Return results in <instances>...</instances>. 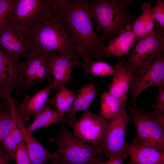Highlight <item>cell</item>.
Segmentation results:
<instances>
[{
	"mask_svg": "<svg viewBox=\"0 0 164 164\" xmlns=\"http://www.w3.org/2000/svg\"><path fill=\"white\" fill-rule=\"evenodd\" d=\"M0 47L12 56L25 58L27 54L26 29L9 23L0 27Z\"/></svg>",
	"mask_w": 164,
	"mask_h": 164,
	"instance_id": "12",
	"label": "cell"
},
{
	"mask_svg": "<svg viewBox=\"0 0 164 164\" xmlns=\"http://www.w3.org/2000/svg\"><path fill=\"white\" fill-rule=\"evenodd\" d=\"M54 8L53 0H16L7 23L26 29L47 17Z\"/></svg>",
	"mask_w": 164,
	"mask_h": 164,
	"instance_id": "9",
	"label": "cell"
},
{
	"mask_svg": "<svg viewBox=\"0 0 164 164\" xmlns=\"http://www.w3.org/2000/svg\"><path fill=\"white\" fill-rule=\"evenodd\" d=\"M118 35L109 41L105 53L107 57H120L127 54L134 46L136 40L131 25H127Z\"/></svg>",
	"mask_w": 164,
	"mask_h": 164,
	"instance_id": "20",
	"label": "cell"
},
{
	"mask_svg": "<svg viewBox=\"0 0 164 164\" xmlns=\"http://www.w3.org/2000/svg\"><path fill=\"white\" fill-rule=\"evenodd\" d=\"M129 109L136 134L132 141L136 142L164 151V112L145 111L132 105Z\"/></svg>",
	"mask_w": 164,
	"mask_h": 164,
	"instance_id": "4",
	"label": "cell"
},
{
	"mask_svg": "<svg viewBox=\"0 0 164 164\" xmlns=\"http://www.w3.org/2000/svg\"><path fill=\"white\" fill-rule=\"evenodd\" d=\"M126 106L123 107L116 117L109 121L103 140L99 148L96 150L98 156L105 154L107 159L118 156L126 157V127L131 120L130 114L126 111Z\"/></svg>",
	"mask_w": 164,
	"mask_h": 164,
	"instance_id": "8",
	"label": "cell"
},
{
	"mask_svg": "<svg viewBox=\"0 0 164 164\" xmlns=\"http://www.w3.org/2000/svg\"><path fill=\"white\" fill-rule=\"evenodd\" d=\"M115 66L116 71L108 85V91L119 100L123 104L126 105L127 94L133 78L134 73L125 59L117 61Z\"/></svg>",
	"mask_w": 164,
	"mask_h": 164,
	"instance_id": "14",
	"label": "cell"
},
{
	"mask_svg": "<svg viewBox=\"0 0 164 164\" xmlns=\"http://www.w3.org/2000/svg\"><path fill=\"white\" fill-rule=\"evenodd\" d=\"M17 122L23 137L26 148L31 164H44L50 160H57L55 152L51 153L47 151L26 129L18 110L16 113Z\"/></svg>",
	"mask_w": 164,
	"mask_h": 164,
	"instance_id": "13",
	"label": "cell"
},
{
	"mask_svg": "<svg viewBox=\"0 0 164 164\" xmlns=\"http://www.w3.org/2000/svg\"><path fill=\"white\" fill-rule=\"evenodd\" d=\"M164 86V55L155 59L143 73L134 75L128 92L132 105L140 94L148 88Z\"/></svg>",
	"mask_w": 164,
	"mask_h": 164,
	"instance_id": "11",
	"label": "cell"
},
{
	"mask_svg": "<svg viewBox=\"0 0 164 164\" xmlns=\"http://www.w3.org/2000/svg\"><path fill=\"white\" fill-rule=\"evenodd\" d=\"M84 69L87 76L94 75L100 76H111L115 73V66H111L103 61H95L91 60L83 63Z\"/></svg>",
	"mask_w": 164,
	"mask_h": 164,
	"instance_id": "24",
	"label": "cell"
},
{
	"mask_svg": "<svg viewBox=\"0 0 164 164\" xmlns=\"http://www.w3.org/2000/svg\"><path fill=\"white\" fill-rule=\"evenodd\" d=\"M44 164H63L61 162L57 160H53V161L50 163H48L46 162Z\"/></svg>",
	"mask_w": 164,
	"mask_h": 164,
	"instance_id": "34",
	"label": "cell"
},
{
	"mask_svg": "<svg viewBox=\"0 0 164 164\" xmlns=\"http://www.w3.org/2000/svg\"><path fill=\"white\" fill-rule=\"evenodd\" d=\"M125 150L130 158V164L164 163V151L139 142L127 143Z\"/></svg>",
	"mask_w": 164,
	"mask_h": 164,
	"instance_id": "15",
	"label": "cell"
},
{
	"mask_svg": "<svg viewBox=\"0 0 164 164\" xmlns=\"http://www.w3.org/2000/svg\"><path fill=\"white\" fill-rule=\"evenodd\" d=\"M34 119L32 123L28 127H26L27 131L31 133L37 129L46 128L60 122H64V118L59 114L57 111L53 110L47 103Z\"/></svg>",
	"mask_w": 164,
	"mask_h": 164,
	"instance_id": "21",
	"label": "cell"
},
{
	"mask_svg": "<svg viewBox=\"0 0 164 164\" xmlns=\"http://www.w3.org/2000/svg\"><path fill=\"white\" fill-rule=\"evenodd\" d=\"M158 88L156 102L151 106V110L164 112V86Z\"/></svg>",
	"mask_w": 164,
	"mask_h": 164,
	"instance_id": "31",
	"label": "cell"
},
{
	"mask_svg": "<svg viewBox=\"0 0 164 164\" xmlns=\"http://www.w3.org/2000/svg\"><path fill=\"white\" fill-rule=\"evenodd\" d=\"M16 2V0H0V27L8 23Z\"/></svg>",
	"mask_w": 164,
	"mask_h": 164,
	"instance_id": "28",
	"label": "cell"
},
{
	"mask_svg": "<svg viewBox=\"0 0 164 164\" xmlns=\"http://www.w3.org/2000/svg\"><path fill=\"white\" fill-rule=\"evenodd\" d=\"M2 144L9 161L15 158L19 146L17 144L13 135L11 131L2 142Z\"/></svg>",
	"mask_w": 164,
	"mask_h": 164,
	"instance_id": "29",
	"label": "cell"
},
{
	"mask_svg": "<svg viewBox=\"0 0 164 164\" xmlns=\"http://www.w3.org/2000/svg\"><path fill=\"white\" fill-rule=\"evenodd\" d=\"M74 66H76V64L70 58L53 52L51 66L53 79L51 89L58 91L65 87L71 79Z\"/></svg>",
	"mask_w": 164,
	"mask_h": 164,
	"instance_id": "16",
	"label": "cell"
},
{
	"mask_svg": "<svg viewBox=\"0 0 164 164\" xmlns=\"http://www.w3.org/2000/svg\"><path fill=\"white\" fill-rule=\"evenodd\" d=\"M15 158L16 164H31L24 142L19 145Z\"/></svg>",
	"mask_w": 164,
	"mask_h": 164,
	"instance_id": "30",
	"label": "cell"
},
{
	"mask_svg": "<svg viewBox=\"0 0 164 164\" xmlns=\"http://www.w3.org/2000/svg\"><path fill=\"white\" fill-rule=\"evenodd\" d=\"M63 122L55 137L49 141L57 147V160L63 164H91L98 156L96 148L69 131Z\"/></svg>",
	"mask_w": 164,
	"mask_h": 164,
	"instance_id": "6",
	"label": "cell"
},
{
	"mask_svg": "<svg viewBox=\"0 0 164 164\" xmlns=\"http://www.w3.org/2000/svg\"><path fill=\"white\" fill-rule=\"evenodd\" d=\"M75 95V92L65 87L57 91L51 103L54 104L58 113L64 118L71 109Z\"/></svg>",
	"mask_w": 164,
	"mask_h": 164,
	"instance_id": "23",
	"label": "cell"
},
{
	"mask_svg": "<svg viewBox=\"0 0 164 164\" xmlns=\"http://www.w3.org/2000/svg\"><path fill=\"white\" fill-rule=\"evenodd\" d=\"M54 1L83 63L92 58L104 61L107 57L104 44L105 38L95 32L86 0Z\"/></svg>",
	"mask_w": 164,
	"mask_h": 164,
	"instance_id": "1",
	"label": "cell"
},
{
	"mask_svg": "<svg viewBox=\"0 0 164 164\" xmlns=\"http://www.w3.org/2000/svg\"><path fill=\"white\" fill-rule=\"evenodd\" d=\"M9 161L2 143L0 145V164H9Z\"/></svg>",
	"mask_w": 164,
	"mask_h": 164,
	"instance_id": "33",
	"label": "cell"
},
{
	"mask_svg": "<svg viewBox=\"0 0 164 164\" xmlns=\"http://www.w3.org/2000/svg\"><path fill=\"white\" fill-rule=\"evenodd\" d=\"M109 123L108 120L88 110L84 111L74 125L73 134L97 149L104 137Z\"/></svg>",
	"mask_w": 164,
	"mask_h": 164,
	"instance_id": "10",
	"label": "cell"
},
{
	"mask_svg": "<svg viewBox=\"0 0 164 164\" xmlns=\"http://www.w3.org/2000/svg\"><path fill=\"white\" fill-rule=\"evenodd\" d=\"M13 121L11 111L8 107H4L0 111V145L9 133Z\"/></svg>",
	"mask_w": 164,
	"mask_h": 164,
	"instance_id": "25",
	"label": "cell"
},
{
	"mask_svg": "<svg viewBox=\"0 0 164 164\" xmlns=\"http://www.w3.org/2000/svg\"><path fill=\"white\" fill-rule=\"evenodd\" d=\"M152 6L151 3L148 2L144 3L141 5L146 36L151 33L154 29L155 20L152 14Z\"/></svg>",
	"mask_w": 164,
	"mask_h": 164,
	"instance_id": "27",
	"label": "cell"
},
{
	"mask_svg": "<svg viewBox=\"0 0 164 164\" xmlns=\"http://www.w3.org/2000/svg\"><path fill=\"white\" fill-rule=\"evenodd\" d=\"M97 88L93 83L87 84L82 87L76 93L72 107L64 117V122L74 128L77 119L76 115L81 111L88 110L89 106L96 95Z\"/></svg>",
	"mask_w": 164,
	"mask_h": 164,
	"instance_id": "17",
	"label": "cell"
},
{
	"mask_svg": "<svg viewBox=\"0 0 164 164\" xmlns=\"http://www.w3.org/2000/svg\"><path fill=\"white\" fill-rule=\"evenodd\" d=\"M26 29L27 53L58 52L83 70L77 48L55 5L49 15Z\"/></svg>",
	"mask_w": 164,
	"mask_h": 164,
	"instance_id": "2",
	"label": "cell"
},
{
	"mask_svg": "<svg viewBox=\"0 0 164 164\" xmlns=\"http://www.w3.org/2000/svg\"><path fill=\"white\" fill-rule=\"evenodd\" d=\"M6 105V104L3 100L2 102L0 101V111Z\"/></svg>",
	"mask_w": 164,
	"mask_h": 164,
	"instance_id": "35",
	"label": "cell"
},
{
	"mask_svg": "<svg viewBox=\"0 0 164 164\" xmlns=\"http://www.w3.org/2000/svg\"><path fill=\"white\" fill-rule=\"evenodd\" d=\"M152 14L157 24L155 26L159 32L164 36V1L157 0L155 5L152 7Z\"/></svg>",
	"mask_w": 164,
	"mask_h": 164,
	"instance_id": "26",
	"label": "cell"
},
{
	"mask_svg": "<svg viewBox=\"0 0 164 164\" xmlns=\"http://www.w3.org/2000/svg\"><path fill=\"white\" fill-rule=\"evenodd\" d=\"M100 110L99 115L110 121L118 114L126 105L112 95L109 91H104L100 99Z\"/></svg>",
	"mask_w": 164,
	"mask_h": 164,
	"instance_id": "22",
	"label": "cell"
},
{
	"mask_svg": "<svg viewBox=\"0 0 164 164\" xmlns=\"http://www.w3.org/2000/svg\"><path fill=\"white\" fill-rule=\"evenodd\" d=\"M123 157L121 156H116L110 158L106 161L102 160L99 156L93 160L91 164H124Z\"/></svg>",
	"mask_w": 164,
	"mask_h": 164,
	"instance_id": "32",
	"label": "cell"
},
{
	"mask_svg": "<svg viewBox=\"0 0 164 164\" xmlns=\"http://www.w3.org/2000/svg\"><path fill=\"white\" fill-rule=\"evenodd\" d=\"M23 63L0 47V88L15 87Z\"/></svg>",
	"mask_w": 164,
	"mask_h": 164,
	"instance_id": "19",
	"label": "cell"
},
{
	"mask_svg": "<svg viewBox=\"0 0 164 164\" xmlns=\"http://www.w3.org/2000/svg\"><path fill=\"white\" fill-rule=\"evenodd\" d=\"M162 164H164V163H162Z\"/></svg>",
	"mask_w": 164,
	"mask_h": 164,
	"instance_id": "36",
	"label": "cell"
},
{
	"mask_svg": "<svg viewBox=\"0 0 164 164\" xmlns=\"http://www.w3.org/2000/svg\"><path fill=\"white\" fill-rule=\"evenodd\" d=\"M133 0H86L97 30L102 31L106 40L110 41L138 17L131 14L130 5Z\"/></svg>",
	"mask_w": 164,
	"mask_h": 164,
	"instance_id": "3",
	"label": "cell"
},
{
	"mask_svg": "<svg viewBox=\"0 0 164 164\" xmlns=\"http://www.w3.org/2000/svg\"><path fill=\"white\" fill-rule=\"evenodd\" d=\"M53 52L28 53L15 86L16 95L25 96L35 86L46 80L51 88L53 79L51 66Z\"/></svg>",
	"mask_w": 164,
	"mask_h": 164,
	"instance_id": "5",
	"label": "cell"
},
{
	"mask_svg": "<svg viewBox=\"0 0 164 164\" xmlns=\"http://www.w3.org/2000/svg\"><path fill=\"white\" fill-rule=\"evenodd\" d=\"M51 87L47 85L32 96L26 95L21 104L17 105L18 112L23 121L33 119L46 104L50 94Z\"/></svg>",
	"mask_w": 164,
	"mask_h": 164,
	"instance_id": "18",
	"label": "cell"
},
{
	"mask_svg": "<svg viewBox=\"0 0 164 164\" xmlns=\"http://www.w3.org/2000/svg\"><path fill=\"white\" fill-rule=\"evenodd\" d=\"M164 36L155 28L138 41L132 54L126 60L134 75L143 73L157 58L163 54Z\"/></svg>",
	"mask_w": 164,
	"mask_h": 164,
	"instance_id": "7",
	"label": "cell"
},
{
	"mask_svg": "<svg viewBox=\"0 0 164 164\" xmlns=\"http://www.w3.org/2000/svg\"></svg>",
	"mask_w": 164,
	"mask_h": 164,
	"instance_id": "37",
	"label": "cell"
}]
</instances>
